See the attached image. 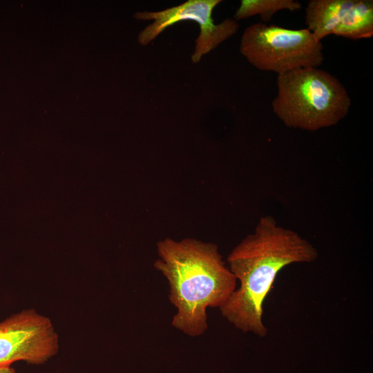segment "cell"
<instances>
[{"label": "cell", "mask_w": 373, "mask_h": 373, "mask_svg": "<svg viewBox=\"0 0 373 373\" xmlns=\"http://www.w3.org/2000/svg\"><path fill=\"white\" fill-rule=\"evenodd\" d=\"M318 257L316 248L297 232L279 226L271 216L261 217L254 231L228 256V267L240 285L219 309L222 316L243 332L266 336L263 303L278 272Z\"/></svg>", "instance_id": "cell-1"}, {"label": "cell", "mask_w": 373, "mask_h": 373, "mask_svg": "<svg viewBox=\"0 0 373 373\" xmlns=\"http://www.w3.org/2000/svg\"><path fill=\"white\" fill-rule=\"evenodd\" d=\"M154 267L166 278L169 300L177 309L171 325L189 336L208 327L207 309H220L236 289L237 280L218 246L193 238H167L157 244Z\"/></svg>", "instance_id": "cell-2"}, {"label": "cell", "mask_w": 373, "mask_h": 373, "mask_svg": "<svg viewBox=\"0 0 373 373\" xmlns=\"http://www.w3.org/2000/svg\"><path fill=\"white\" fill-rule=\"evenodd\" d=\"M271 102L287 127L315 131L338 124L348 114L351 99L343 84L319 68L296 69L277 77Z\"/></svg>", "instance_id": "cell-3"}, {"label": "cell", "mask_w": 373, "mask_h": 373, "mask_svg": "<svg viewBox=\"0 0 373 373\" xmlns=\"http://www.w3.org/2000/svg\"><path fill=\"white\" fill-rule=\"evenodd\" d=\"M323 46L307 28L289 29L263 22L247 27L240 52L254 67L278 75L303 68H319Z\"/></svg>", "instance_id": "cell-4"}, {"label": "cell", "mask_w": 373, "mask_h": 373, "mask_svg": "<svg viewBox=\"0 0 373 373\" xmlns=\"http://www.w3.org/2000/svg\"><path fill=\"white\" fill-rule=\"evenodd\" d=\"M221 0H189L177 6L158 12H138L134 14L137 20H154L153 23L142 30L137 41L142 46L148 45L166 28L181 21H194L200 26V34L195 40L191 61L198 63L202 57L219 44L235 35L238 23L234 19L227 18L219 24H215L212 18L213 10Z\"/></svg>", "instance_id": "cell-5"}, {"label": "cell", "mask_w": 373, "mask_h": 373, "mask_svg": "<svg viewBox=\"0 0 373 373\" xmlns=\"http://www.w3.org/2000/svg\"><path fill=\"white\" fill-rule=\"evenodd\" d=\"M59 336L50 319L33 309L0 323V365L16 361L42 365L59 351Z\"/></svg>", "instance_id": "cell-6"}, {"label": "cell", "mask_w": 373, "mask_h": 373, "mask_svg": "<svg viewBox=\"0 0 373 373\" xmlns=\"http://www.w3.org/2000/svg\"><path fill=\"white\" fill-rule=\"evenodd\" d=\"M356 0H310L305 8L307 29L319 41L338 35Z\"/></svg>", "instance_id": "cell-7"}, {"label": "cell", "mask_w": 373, "mask_h": 373, "mask_svg": "<svg viewBox=\"0 0 373 373\" xmlns=\"http://www.w3.org/2000/svg\"><path fill=\"white\" fill-rule=\"evenodd\" d=\"M373 35V1L356 0L349 19L338 36L350 39L370 38Z\"/></svg>", "instance_id": "cell-8"}, {"label": "cell", "mask_w": 373, "mask_h": 373, "mask_svg": "<svg viewBox=\"0 0 373 373\" xmlns=\"http://www.w3.org/2000/svg\"><path fill=\"white\" fill-rule=\"evenodd\" d=\"M301 8L302 4L296 0H242L234 15V19L238 21L259 15L265 23L278 11L286 10L293 12Z\"/></svg>", "instance_id": "cell-9"}, {"label": "cell", "mask_w": 373, "mask_h": 373, "mask_svg": "<svg viewBox=\"0 0 373 373\" xmlns=\"http://www.w3.org/2000/svg\"><path fill=\"white\" fill-rule=\"evenodd\" d=\"M0 373H16L15 370L10 366L0 365Z\"/></svg>", "instance_id": "cell-10"}]
</instances>
